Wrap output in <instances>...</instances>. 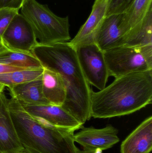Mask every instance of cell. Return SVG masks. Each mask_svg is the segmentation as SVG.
<instances>
[{"mask_svg": "<svg viewBox=\"0 0 152 153\" xmlns=\"http://www.w3.org/2000/svg\"><path fill=\"white\" fill-rule=\"evenodd\" d=\"M31 53L43 68L59 74L67 86L62 108L84 125L91 119V91L78 59L76 50L68 42L52 45L37 44Z\"/></svg>", "mask_w": 152, "mask_h": 153, "instance_id": "1", "label": "cell"}, {"mask_svg": "<svg viewBox=\"0 0 152 153\" xmlns=\"http://www.w3.org/2000/svg\"><path fill=\"white\" fill-rule=\"evenodd\" d=\"M152 100V70L132 73L116 78L109 86L92 90L91 117L108 118L134 113Z\"/></svg>", "mask_w": 152, "mask_h": 153, "instance_id": "2", "label": "cell"}, {"mask_svg": "<svg viewBox=\"0 0 152 153\" xmlns=\"http://www.w3.org/2000/svg\"><path fill=\"white\" fill-rule=\"evenodd\" d=\"M12 120L28 153H83L75 144L74 128L50 125L32 117L15 98L9 99Z\"/></svg>", "mask_w": 152, "mask_h": 153, "instance_id": "3", "label": "cell"}, {"mask_svg": "<svg viewBox=\"0 0 152 153\" xmlns=\"http://www.w3.org/2000/svg\"><path fill=\"white\" fill-rule=\"evenodd\" d=\"M21 9V15L32 28L38 44L52 45L70 40L68 17L57 16L47 5L36 0H25Z\"/></svg>", "mask_w": 152, "mask_h": 153, "instance_id": "4", "label": "cell"}, {"mask_svg": "<svg viewBox=\"0 0 152 153\" xmlns=\"http://www.w3.org/2000/svg\"><path fill=\"white\" fill-rule=\"evenodd\" d=\"M103 52L109 76L117 78L152 70V45L141 47L122 46Z\"/></svg>", "mask_w": 152, "mask_h": 153, "instance_id": "5", "label": "cell"}, {"mask_svg": "<svg viewBox=\"0 0 152 153\" xmlns=\"http://www.w3.org/2000/svg\"><path fill=\"white\" fill-rule=\"evenodd\" d=\"M75 50L88 83L100 91L104 89L109 76L104 52L95 43L81 46Z\"/></svg>", "mask_w": 152, "mask_h": 153, "instance_id": "6", "label": "cell"}, {"mask_svg": "<svg viewBox=\"0 0 152 153\" xmlns=\"http://www.w3.org/2000/svg\"><path fill=\"white\" fill-rule=\"evenodd\" d=\"M1 38L9 50L23 53L32 54V48L38 44L29 23L19 13L12 19Z\"/></svg>", "mask_w": 152, "mask_h": 153, "instance_id": "7", "label": "cell"}, {"mask_svg": "<svg viewBox=\"0 0 152 153\" xmlns=\"http://www.w3.org/2000/svg\"><path fill=\"white\" fill-rule=\"evenodd\" d=\"M74 134L75 142L83 147V153H94L97 150H107L117 143L118 130L111 125L102 128L84 127Z\"/></svg>", "mask_w": 152, "mask_h": 153, "instance_id": "8", "label": "cell"}, {"mask_svg": "<svg viewBox=\"0 0 152 153\" xmlns=\"http://www.w3.org/2000/svg\"><path fill=\"white\" fill-rule=\"evenodd\" d=\"M110 1L95 0L89 18L75 38L68 42L71 47L76 49L81 46L95 43L97 34L107 16Z\"/></svg>", "mask_w": 152, "mask_h": 153, "instance_id": "9", "label": "cell"}, {"mask_svg": "<svg viewBox=\"0 0 152 153\" xmlns=\"http://www.w3.org/2000/svg\"><path fill=\"white\" fill-rule=\"evenodd\" d=\"M129 30L124 23L123 13L108 15L98 32L95 43L103 51L123 45Z\"/></svg>", "mask_w": 152, "mask_h": 153, "instance_id": "10", "label": "cell"}, {"mask_svg": "<svg viewBox=\"0 0 152 153\" xmlns=\"http://www.w3.org/2000/svg\"><path fill=\"white\" fill-rule=\"evenodd\" d=\"M21 104L32 117L52 126L74 128L76 130L83 127V125L60 106L53 105L33 106Z\"/></svg>", "mask_w": 152, "mask_h": 153, "instance_id": "11", "label": "cell"}, {"mask_svg": "<svg viewBox=\"0 0 152 153\" xmlns=\"http://www.w3.org/2000/svg\"><path fill=\"white\" fill-rule=\"evenodd\" d=\"M9 99L4 91L0 93V152L18 153L23 150L12 120Z\"/></svg>", "mask_w": 152, "mask_h": 153, "instance_id": "12", "label": "cell"}, {"mask_svg": "<svg viewBox=\"0 0 152 153\" xmlns=\"http://www.w3.org/2000/svg\"><path fill=\"white\" fill-rule=\"evenodd\" d=\"M152 150V117L144 120L120 146L121 153H150Z\"/></svg>", "mask_w": 152, "mask_h": 153, "instance_id": "13", "label": "cell"}, {"mask_svg": "<svg viewBox=\"0 0 152 153\" xmlns=\"http://www.w3.org/2000/svg\"><path fill=\"white\" fill-rule=\"evenodd\" d=\"M42 77L43 74L32 81L9 86L11 96L21 104L33 106L51 105L43 93Z\"/></svg>", "mask_w": 152, "mask_h": 153, "instance_id": "14", "label": "cell"}, {"mask_svg": "<svg viewBox=\"0 0 152 153\" xmlns=\"http://www.w3.org/2000/svg\"><path fill=\"white\" fill-rule=\"evenodd\" d=\"M42 88L45 97L51 105H63L67 96V86L59 74L43 68Z\"/></svg>", "mask_w": 152, "mask_h": 153, "instance_id": "15", "label": "cell"}, {"mask_svg": "<svg viewBox=\"0 0 152 153\" xmlns=\"http://www.w3.org/2000/svg\"><path fill=\"white\" fill-rule=\"evenodd\" d=\"M152 45V8L141 22L127 33L122 46L141 47Z\"/></svg>", "mask_w": 152, "mask_h": 153, "instance_id": "16", "label": "cell"}, {"mask_svg": "<svg viewBox=\"0 0 152 153\" xmlns=\"http://www.w3.org/2000/svg\"><path fill=\"white\" fill-rule=\"evenodd\" d=\"M0 64L26 69H42L41 63L32 54L8 50L0 54Z\"/></svg>", "mask_w": 152, "mask_h": 153, "instance_id": "17", "label": "cell"}, {"mask_svg": "<svg viewBox=\"0 0 152 153\" xmlns=\"http://www.w3.org/2000/svg\"><path fill=\"white\" fill-rule=\"evenodd\" d=\"M152 8V0H135L129 9L123 13L124 23L129 31L141 22Z\"/></svg>", "mask_w": 152, "mask_h": 153, "instance_id": "18", "label": "cell"}, {"mask_svg": "<svg viewBox=\"0 0 152 153\" xmlns=\"http://www.w3.org/2000/svg\"><path fill=\"white\" fill-rule=\"evenodd\" d=\"M43 71V68L1 74H0V83L9 87L32 81L42 75Z\"/></svg>", "mask_w": 152, "mask_h": 153, "instance_id": "19", "label": "cell"}, {"mask_svg": "<svg viewBox=\"0 0 152 153\" xmlns=\"http://www.w3.org/2000/svg\"><path fill=\"white\" fill-rule=\"evenodd\" d=\"M19 9L14 8L0 9V38H1L13 18L19 13Z\"/></svg>", "mask_w": 152, "mask_h": 153, "instance_id": "20", "label": "cell"}, {"mask_svg": "<svg viewBox=\"0 0 152 153\" xmlns=\"http://www.w3.org/2000/svg\"><path fill=\"white\" fill-rule=\"evenodd\" d=\"M134 1L135 0H110L107 16L124 13L129 9Z\"/></svg>", "mask_w": 152, "mask_h": 153, "instance_id": "21", "label": "cell"}, {"mask_svg": "<svg viewBox=\"0 0 152 153\" xmlns=\"http://www.w3.org/2000/svg\"><path fill=\"white\" fill-rule=\"evenodd\" d=\"M25 0H0V9L11 8L20 9Z\"/></svg>", "mask_w": 152, "mask_h": 153, "instance_id": "22", "label": "cell"}, {"mask_svg": "<svg viewBox=\"0 0 152 153\" xmlns=\"http://www.w3.org/2000/svg\"><path fill=\"white\" fill-rule=\"evenodd\" d=\"M26 68H20L15 67L10 65H5L0 64V74L12 72L17 71H24V70H29Z\"/></svg>", "mask_w": 152, "mask_h": 153, "instance_id": "23", "label": "cell"}, {"mask_svg": "<svg viewBox=\"0 0 152 153\" xmlns=\"http://www.w3.org/2000/svg\"><path fill=\"white\" fill-rule=\"evenodd\" d=\"M9 50L4 45L1 38H0V54Z\"/></svg>", "mask_w": 152, "mask_h": 153, "instance_id": "24", "label": "cell"}, {"mask_svg": "<svg viewBox=\"0 0 152 153\" xmlns=\"http://www.w3.org/2000/svg\"><path fill=\"white\" fill-rule=\"evenodd\" d=\"M5 87H6V86H5L4 85L0 83V93L4 91V89Z\"/></svg>", "mask_w": 152, "mask_h": 153, "instance_id": "25", "label": "cell"}, {"mask_svg": "<svg viewBox=\"0 0 152 153\" xmlns=\"http://www.w3.org/2000/svg\"><path fill=\"white\" fill-rule=\"evenodd\" d=\"M94 153H102V151L101 150H97Z\"/></svg>", "mask_w": 152, "mask_h": 153, "instance_id": "26", "label": "cell"}, {"mask_svg": "<svg viewBox=\"0 0 152 153\" xmlns=\"http://www.w3.org/2000/svg\"><path fill=\"white\" fill-rule=\"evenodd\" d=\"M18 153H28L27 152H26L25 150H24V149H23L22 151H21V152H18Z\"/></svg>", "mask_w": 152, "mask_h": 153, "instance_id": "27", "label": "cell"}, {"mask_svg": "<svg viewBox=\"0 0 152 153\" xmlns=\"http://www.w3.org/2000/svg\"><path fill=\"white\" fill-rule=\"evenodd\" d=\"M0 153H1V152H0Z\"/></svg>", "mask_w": 152, "mask_h": 153, "instance_id": "28", "label": "cell"}]
</instances>
